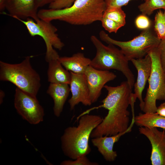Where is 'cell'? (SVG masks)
Segmentation results:
<instances>
[{"label": "cell", "mask_w": 165, "mask_h": 165, "mask_svg": "<svg viewBox=\"0 0 165 165\" xmlns=\"http://www.w3.org/2000/svg\"><path fill=\"white\" fill-rule=\"evenodd\" d=\"M69 85L64 83H50L47 90V93L53 100V112L57 117L60 116L70 91Z\"/></svg>", "instance_id": "2e32d148"}, {"label": "cell", "mask_w": 165, "mask_h": 165, "mask_svg": "<svg viewBox=\"0 0 165 165\" xmlns=\"http://www.w3.org/2000/svg\"><path fill=\"white\" fill-rule=\"evenodd\" d=\"M101 21L103 28L109 33H116L122 27L120 24L107 18L102 17Z\"/></svg>", "instance_id": "cb8c5ba5"}, {"label": "cell", "mask_w": 165, "mask_h": 165, "mask_svg": "<svg viewBox=\"0 0 165 165\" xmlns=\"http://www.w3.org/2000/svg\"><path fill=\"white\" fill-rule=\"evenodd\" d=\"M83 156L74 160H65L61 163V165H98L99 163L91 162L86 156Z\"/></svg>", "instance_id": "d4e9b609"}, {"label": "cell", "mask_w": 165, "mask_h": 165, "mask_svg": "<svg viewBox=\"0 0 165 165\" xmlns=\"http://www.w3.org/2000/svg\"><path fill=\"white\" fill-rule=\"evenodd\" d=\"M7 0H0V11L2 12L6 9Z\"/></svg>", "instance_id": "4dcf8cb0"}, {"label": "cell", "mask_w": 165, "mask_h": 165, "mask_svg": "<svg viewBox=\"0 0 165 165\" xmlns=\"http://www.w3.org/2000/svg\"><path fill=\"white\" fill-rule=\"evenodd\" d=\"M103 119L99 115L86 114L77 120V126L66 128L61 138L64 154L73 160L89 154L91 151L89 141L91 133Z\"/></svg>", "instance_id": "3957f363"}, {"label": "cell", "mask_w": 165, "mask_h": 165, "mask_svg": "<svg viewBox=\"0 0 165 165\" xmlns=\"http://www.w3.org/2000/svg\"><path fill=\"white\" fill-rule=\"evenodd\" d=\"M156 113L165 117V102L161 104L159 106L157 107Z\"/></svg>", "instance_id": "f1b7e54d"}, {"label": "cell", "mask_w": 165, "mask_h": 165, "mask_svg": "<svg viewBox=\"0 0 165 165\" xmlns=\"http://www.w3.org/2000/svg\"><path fill=\"white\" fill-rule=\"evenodd\" d=\"M99 36L101 41L107 44L119 47L128 61L144 57L150 51L157 47L161 41L151 28L143 30L138 35L127 41L113 39L103 30L100 32Z\"/></svg>", "instance_id": "8992f818"}, {"label": "cell", "mask_w": 165, "mask_h": 165, "mask_svg": "<svg viewBox=\"0 0 165 165\" xmlns=\"http://www.w3.org/2000/svg\"><path fill=\"white\" fill-rule=\"evenodd\" d=\"M134 22L137 28L143 31L151 28L152 25L150 19L147 15L142 14L136 17Z\"/></svg>", "instance_id": "603a6c76"}, {"label": "cell", "mask_w": 165, "mask_h": 165, "mask_svg": "<svg viewBox=\"0 0 165 165\" xmlns=\"http://www.w3.org/2000/svg\"><path fill=\"white\" fill-rule=\"evenodd\" d=\"M134 123L139 127L165 129V117L156 112L140 113L134 117Z\"/></svg>", "instance_id": "d6986e66"}, {"label": "cell", "mask_w": 165, "mask_h": 165, "mask_svg": "<svg viewBox=\"0 0 165 165\" xmlns=\"http://www.w3.org/2000/svg\"><path fill=\"white\" fill-rule=\"evenodd\" d=\"M154 29L157 37L160 40L165 38V12L160 10L155 16Z\"/></svg>", "instance_id": "7402d4cb"}, {"label": "cell", "mask_w": 165, "mask_h": 165, "mask_svg": "<svg viewBox=\"0 0 165 165\" xmlns=\"http://www.w3.org/2000/svg\"><path fill=\"white\" fill-rule=\"evenodd\" d=\"M138 72L137 81L134 84V93L132 96L136 100L138 98L140 101L139 106L141 111L144 106V101L142 97V92L150 76L152 68V61L148 54L144 57L134 59L130 61Z\"/></svg>", "instance_id": "7c38bea8"}, {"label": "cell", "mask_w": 165, "mask_h": 165, "mask_svg": "<svg viewBox=\"0 0 165 165\" xmlns=\"http://www.w3.org/2000/svg\"><path fill=\"white\" fill-rule=\"evenodd\" d=\"M15 18L24 24L31 36H39L43 38L46 46L45 57L46 61L48 62L52 60L58 59L60 57L53 47L61 50L64 44L56 33L57 28L51 22L39 18L36 21L30 18L25 20Z\"/></svg>", "instance_id": "ba28073f"}, {"label": "cell", "mask_w": 165, "mask_h": 165, "mask_svg": "<svg viewBox=\"0 0 165 165\" xmlns=\"http://www.w3.org/2000/svg\"><path fill=\"white\" fill-rule=\"evenodd\" d=\"M131 0H105V1L107 8L110 7L122 8L127 5Z\"/></svg>", "instance_id": "83f0119b"}, {"label": "cell", "mask_w": 165, "mask_h": 165, "mask_svg": "<svg viewBox=\"0 0 165 165\" xmlns=\"http://www.w3.org/2000/svg\"><path fill=\"white\" fill-rule=\"evenodd\" d=\"M37 0H7L6 9L8 15L13 18L21 19L30 18L35 21L38 16Z\"/></svg>", "instance_id": "5bb4252c"}, {"label": "cell", "mask_w": 165, "mask_h": 165, "mask_svg": "<svg viewBox=\"0 0 165 165\" xmlns=\"http://www.w3.org/2000/svg\"><path fill=\"white\" fill-rule=\"evenodd\" d=\"M161 66L165 73V38L161 40L157 47Z\"/></svg>", "instance_id": "4316f807"}, {"label": "cell", "mask_w": 165, "mask_h": 165, "mask_svg": "<svg viewBox=\"0 0 165 165\" xmlns=\"http://www.w3.org/2000/svg\"><path fill=\"white\" fill-rule=\"evenodd\" d=\"M90 39L96 51L90 65L98 70L113 69L121 72L132 89L135 83L134 75L129 66V61L121 50L112 44L105 45L95 35H92Z\"/></svg>", "instance_id": "277c9868"}, {"label": "cell", "mask_w": 165, "mask_h": 165, "mask_svg": "<svg viewBox=\"0 0 165 165\" xmlns=\"http://www.w3.org/2000/svg\"><path fill=\"white\" fill-rule=\"evenodd\" d=\"M104 87L108 91L106 97L101 101L102 104L84 111L78 117L89 112L95 109L105 108L108 111L102 122L92 131L90 138L104 136H110L125 132L132 128L134 119L129 126L130 112L127 110L130 104L132 89L127 81L121 82L119 85L112 86L105 85Z\"/></svg>", "instance_id": "6da1fadb"}, {"label": "cell", "mask_w": 165, "mask_h": 165, "mask_svg": "<svg viewBox=\"0 0 165 165\" xmlns=\"http://www.w3.org/2000/svg\"><path fill=\"white\" fill-rule=\"evenodd\" d=\"M142 14L149 16L157 9H165V0H145V2L138 6Z\"/></svg>", "instance_id": "ffe728a7"}, {"label": "cell", "mask_w": 165, "mask_h": 165, "mask_svg": "<svg viewBox=\"0 0 165 165\" xmlns=\"http://www.w3.org/2000/svg\"><path fill=\"white\" fill-rule=\"evenodd\" d=\"M84 74L89 90V98L92 103L97 101L105 84L116 77V74L109 70L97 69L90 65Z\"/></svg>", "instance_id": "30bf717a"}, {"label": "cell", "mask_w": 165, "mask_h": 165, "mask_svg": "<svg viewBox=\"0 0 165 165\" xmlns=\"http://www.w3.org/2000/svg\"><path fill=\"white\" fill-rule=\"evenodd\" d=\"M55 0H37L38 7H42L47 4H49Z\"/></svg>", "instance_id": "f546056e"}, {"label": "cell", "mask_w": 165, "mask_h": 165, "mask_svg": "<svg viewBox=\"0 0 165 165\" xmlns=\"http://www.w3.org/2000/svg\"><path fill=\"white\" fill-rule=\"evenodd\" d=\"M5 93L4 91L1 90L0 91V103L1 104L3 101V99L5 96Z\"/></svg>", "instance_id": "1f68e13d"}, {"label": "cell", "mask_w": 165, "mask_h": 165, "mask_svg": "<svg viewBox=\"0 0 165 165\" xmlns=\"http://www.w3.org/2000/svg\"><path fill=\"white\" fill-rule=\"evenodd\" d=\"M30 56L21 63L11 64L0 61V80L9 82L35 97L41 86L40 78L32 67Z\"/></svg>", "instance_id": "5b68a950"}, {"label": "cell", "mask_w": 165, "mask_h": 165, "mask_svg": "<svg viewBox=\"0 0 165 165\" xmlns=\"http://www.w3.org/2000/svg\"><path fill=\"white\" fill-rule=\"evenodd\" d=\"M58 60L67 70L79 74H84L91 61L81 52L75 53L69 57H60Z\"/></svg>", "instance_id": "e0dca14e"}, {"label": "cell", "mask_w": 165, "mask_h": 165, "mask_svg": "<svg viewBox=\"0 0 165 165\" xmlns=\"http://www.w3.org/2000/svg\"><path fill=\"white\" fill-rule=\"evenodd\" d=\"M164 12H165V9H164Z\"/></svg>", "instance_id": "d6a6232c"}, {"label": "cell", "mask_w": 165, "mask_h": 165, "mask_svg": "<svg viewBox=\"0 0 165 165\" xmlns=\"http://www.w3.org/2000/svg\"><path fill=\"white\" fill-rule=\"evenodd\" d=\"M132 128L116 134L110 136H104L92 138L93 145L97 147L104 159L108 162L114 161L117 156L116 151L113 150L115 143L118 141L120 137L131 131Z\"/></svg>", "instance_id": "9a60e30c"}, {"label": "cell", "mask_w": 165, "mask_h": 165, "mask_svg": "<svg viewBox=\"0 0 165 165\" xmlns=\"http://www.w3.org/2000/svg\"><path fill=\"white\" fill-rule=\"evenodd\" d=\"M14 105L18 113L30 124L36 125L43 121L44 109L36 97L17 87L15 89Z\"/></svg>", "instance_id": "9c48e42d"}, {"label": "cell", "mask_w": 165, "mask_h": 165, "mask_svg": "<svg viewBox=\"0 0 165 165\" xmlns=\"http://www.w3.org/2000/svg\"><path fill=\"white\" fill-rule=\"evenodd\" d=\"M140 134L149 140L152 146L150 160L152 165H165V131L156 127H141Z\"/></svg>", "instance_id": "8fae6325"}, {"label": "cell", "mask_w": 165, "mask_h": 165, "mask_svg": "<svg viewBox=\"0 0 165 165\" xmlns=\"http://www.w3.org/2000/svg\"><path fill=\"white\" fill-rule=\"evenodd\" d=\"M106 8L105 0H76L68 8L40 9L38 16L48 21L58 20L72 25H86L101 21Z\"/></svg>", "instance_id": "7a4b0ae2"}, {"label": "cell", "mask_w": 165, "mask_h": 165, "mask_svg": "<svg viewBox=\"0 0 165 165\" xmlns=\"http://www.w3.org/2000/svg\"><path fill=\"white\" fill-rule=\"evenodd\" d=\"M157 47L148 53L152 59V68L148 81V86L144 99L143 110L144 113L156 112V101L165 100V73L161 66Z\"/></svg>", "instance_id": "52a82bcc"}, {"label": "cell", "mask_w": 165, "mask_h": 165, "mask_svg": "<svg viewBox=\"0 0 165 165\" xmlns=\"http://www.w3.org/2000/svg\"><path fill=\"white\" fill-rule=\"evenodd\" d=\"M126 14L122 8L110 7L106 9L102 17L112 20L123 27L126 24Z\"/></svg>", "instance_id": "44dd1931"}, {"label": "cell", "mask_w": 165, "mask_h": 165, "mask_svg": "<svg viewBox=\"0 0 165 165\" xmlns=\"http://www.w3.org/2000/svg\"><path fill=\"white\" fill-rule=\"evenodd\" d=\"M71 79L69 84L72 96L68 102L71 110L81 103L85 106H90L92 103L89 97V91L84 74H77L70 72Z\"/></svg>", "instance_id": "4fadbf2b"}, {"label": "cell", "mask_w": 165, "mask_h": 165, "mask_svg": "<svg viewBox=\"0 0 165 165\" xmlns=\"http://www.w3.org/2000/svg\"><path fill=\"white\" fill-rule=\"evenodd\" d=\"M76 0H55L49 4V8L61 9L71 6Z\"/></svg>", "instance_id": "484cf974"}, {"label": "cell", "mask_w": 165, "mask_h": 165, "mask_svg": "<svg viewBox=\"0 0 165 165\" xmlns=\"http://www.w3.org/2000/svg\"><path fill=\"white\" fill-rule=\"evenodd\" d=\"M48 63V81L50 83L69 85L71 79V72L63 67L58 59L52 60Z\"/></svg>", "instance_id": "ac0fdd59"}]
</instances>
